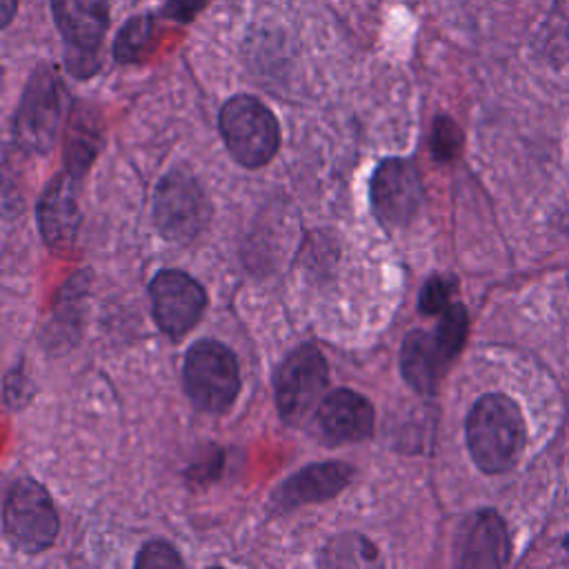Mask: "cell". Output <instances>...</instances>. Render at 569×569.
<instances>
[{
	"label": "cell",
	"instance_id": "2e32d148",
	"mask_svg": "<svg viewBox=\"0 0 569 569\" xmlns=\"http://www.w3.org/2000/svg\"><path fill=\"white\" fill-rule=\"evenodd\" d=\"M151 18L149 16H140L129 20L122 31L116 38V47H113V56L118 62H136L142 58L149 38H151Z\"/></svg>",
	"mask_w": 569,
	"mask_h": 569
},
{
	"label": "cell",
	"instance_id": "30bf717a",
	"mask_svg": "<svg viewBox=\"0 0 569 569\" xmlns=\"http://www.w3.org/2000/svg\"><path fill=\"white\" fill-rule=\"evenodd\" d=\"M420 176L411 160L387 158L378 164L371 178V204L385 227L409 224L420 207Z\"/></svg>",
	"mask_w": 569,
	"mask_h": 569
},
{
	"label": "cell",
	"instance_id": "44dd1931",
	"mask_svg": "<svg viewBox=\"0 0 569 569\" xmlns=\"http://www.w3.org/2000/svg\"><path fill=\"white\" fill-rule=\"evenodd\" d=\"M567 547H569V540H567Z\"/></svg>",
	"mask_w": 569,
	"mask_h": 569
},
{
	"label": "cell",
	"instance_id": "7a4b0ae2",
	"mask_svg": "<svg viewBox=\"0 0 569 569\" xmlns=\"http://www.w3.org/2000/svg\"><path fill=\"white\" fill-rule=\"evenodd\" d=\"M467 336V311L462 305L451 302L442 313L433 331H411L400 349V369L418 393H431L458 356Z\"/></svg>",
	"mask_w": 569,
	"mask_h": 569
},
{
	"label": "cell",
	"instance_id": "e0dca14e",
	"mask_svg": "<svg viewBox=\"0 0 569 569\" xmlns=\"http://www.w3.org/2000/svg\"><path fill=\"white\" fill-rule=\"evenodd\" d=\"M456 291V280L449 276H433L425 282L420 298H418V309L425 316H440L449 305H451V293Z\"/></svg>",
	"mask_w": 569,
	"mask_h": 569
},
{
	"label": "cell",
	"instance_id": "4fadbf2b",
	"mask_svg": "<svg viewBox=\"0 0 569 569\" xmlns=\"http://www.w3.org/2000/svg\"><path fill=\"white\" fill-rule=\"evenodd\" d=\"M353 478V467L329 460V462H316L298 473L289 476L271 496V507L276 511H289L300 505L309 502H322L333 496H338Z\"/></svg>",
	"mask_w": 569,
	"mask_h": 569
},
{
	"label": "cell",
	"instance_id": "ba28073f",
	"mask_svg": "<svg viewBox=\"0 0 569 569\" xmlns=\"http://www.w3.org/2000/svg\"><path fill=\"white\" fill-rule=\"evenodd\" d=\"M60 82L51 71L31 76L20 100L13 136L27 153H44L53 144L60 124Z\"/></svg>",
	"mask_w": 569,
	"mask_h": 569
},
{
	"label": "cell",
	"instance_id": "7c38bea8",
	"mask_svg": "<svg viewBox=\"0 0 569 569\" xmlns=\"http://www.w3.org/2000/svg\"><path fill=\"white\" fill-rule=\"evenodd\" d=\"M78 180L71 171L56 176L38 202V224L51 251H67L76 242L80 224Z\"/></svg>",
	"mask_w": 569,
	"mask_h": 569
},
{
	"label": "cell",
	"instance_id": "52a82bcc",
	"mask_svg": "<svg viewBox=\"0 0 569 569\" xmlns=\"http://www.w3.org/2000/svg\"><path fill=\"white\" fill-rule=\"evenodd\" d=\"M153 218L167 240H191L209 218V202L198 180L182 169L169 171L156 187Z\"/></svg>",
	"mask_w": 569,
	"mask_h": 569
},
{
	"label": "cell",
	"instance_id": "9a60e30c",
	"mask_svg": "<svg viewBox=\"0 0 569 569\" xmlns=\"http://www.w3.org/2000/svg\"><path fill=\"white\" fill-rule=\"evenodd\" d=\"M51 9L64 42L80 58H93L109 24L107 0H51Z\"/></svg>",
	"mask_w": 569,
	"mask_h": 569
},
{
	"label": "cell",
	"instance_id": "3957f363",
	"mask_svg": "<svg viewBox=\"0 0 569 569\" xmlns=\"http://www.w3.org/2000/svg\"><path fill=\"white\" fill-rule=\"evenodd\" d=\"M182 382L191 405L204 413L227 411L240 391V369L233 351L211 338L189 347Z\"/></svg>",
	"mask_w": 569,
	"mask_h": 569
},
{
	"label": "cell",
	"instance_id": "5bb4252c",
	"mask_svg": "<svg viewBox=\"0 0 569 569\" xmlns=\"http://www.w3.org/2000/svg\"><path fill=\"white\" fill-rule=\"evenodd\" d=\"M458 565L502 567L509 560V536L496 511H478L462 525L456 540Z\"/></svg>",
	"mask_w": 569,
	"mask_h": 569
},
{
	"label": "cell",
	"instance_id": "277c9868",
	"mask_svg": "<svg viewBox=\"0 0 569 569\" xmlns=\"http://www.w3.org/2000/svg\"><path fill=\"white\" fill-rule=\"evenodd\" d=\"M220 133L229 153L244 167L267 164L280 147L276 116L253 96H233L220 109Z\"/></svg>",
	"mask_w": 569,
	"mask_h": 569
},
{
	"label": "cell",
	"instance_id": "5b68a950",
	"mask_svg": "<svg viewBox=\"0 0 569 569\" xmlns=\"http://www.w3.org/2000/svg\"><path fill=\"white\" fill-rule=\"evenodd\" d=\"M58 513L42 485L18 478L7 489L2 509V531L9 545L24 553H40L58 536Z\"/></svg>",
	"mask_w": 569,
	"mask_h": 569
},
{
	"label": "cell",
	"instance_id": "6da1fadb",
	"mask_svg": "<svg viewBox=\"0 0 569 569\" xmlns=\"http://www.w3.org/2000/svg\"><path fill=\"white\" fill-rule=\"evenodd\" d=\"M467 447L485 473L511 469L525 449V420L518 405L502 393H487L467 416Z\"/></svg>",
	"mask_w": 569,
	"mask_h": 569
},
{
	"label": "cell",
	"instance_id": "ac0fdd59",
	"mask_svg": "<svg viewBox=\"0 0 569 569\" xmlns=\"http://www.w3.org/2000/svg\"><path fill=\"white\" fill-rule=\"evenodd\" d=\"M462 144V133L447 116H438L431 127V153L438 160H451Z\"/></svg>",
	"mask_w": 569,
	"mask_h": 569
},
{
	"label": "cell",
	"instance_id": "9c48e42d",
	"mask_svg": "<svg viewBox=\"0 0 569 569\" xmlns=\"http://www.w3.org/2000/svg\"><path fill=\"white\" fill-rule=\"evenodd\" d=\"M149 296L158 327L171 338L191 331L207 307L202 284L178 269L158 271L149 284Z\"/></svg>",
	"mask_w": 569,
	"mask_h": 569
},
{
	"label": "cell",
	"instance_id": "d6986e66",
	"mask_svg": "<svg viewBox=\"0 0 569 569\" xmlns=\"http://www.w3.org/2000/svg\"><path fill=\"white\" fill-rule=\"evenodd\" d=\"M136 567L156 569V567H182L180 553L164 540H151L142 545L136 558Z\"/></svg>",
	"mask_w": 569,
	"mask_h": 569
},
{
	"label": "cell",
	"instance_id": "ffe728a7",
	"mask_svg": "<svg viewBox=\"0 0 569 569\" xmlns=\"http://www.w3.org/2000/svg\"><path fill=\"white\" fill-rule=\"evenodd\" d=\"M16 2L18 0H0V9H2V27L9 24L13 11H16Z\"/></svg>",
	"mask_w": 569,
	"mask_h": 569
},
{
	"label": "cell",
	"instance_id": "8fae6325",
	"mask_svg": "<svg viewBox=\"0 0 569 569\" xmlns=\"http://www.w3.org/2000/svg\"><path fill=\"white\" fill-rule=\"evenodd\" d=\"M373 405L351 389H336L327 393L313 413L316 436L329 445H347L367 440L373 433Z\"/></svg>",
	"mask_w": 569,
	"mask_h": 569
},
{
	"label": "cell",
	"instance_id": "8992f818",
	"mask_svg": "<svg viewBox=\"0 0 569 569\" xmlns=\"http://www.w3.org/2000/svg\"><path fill=\"white\" fill-rule=\"evenodd\" d=\"M327 360L313 345H302L284 356L273 373L276 405L287 422H298L320 402L327 387Z\"/></svg>",
	"mask_w": 569,
	"mask_h": 569
}]
</instances>
